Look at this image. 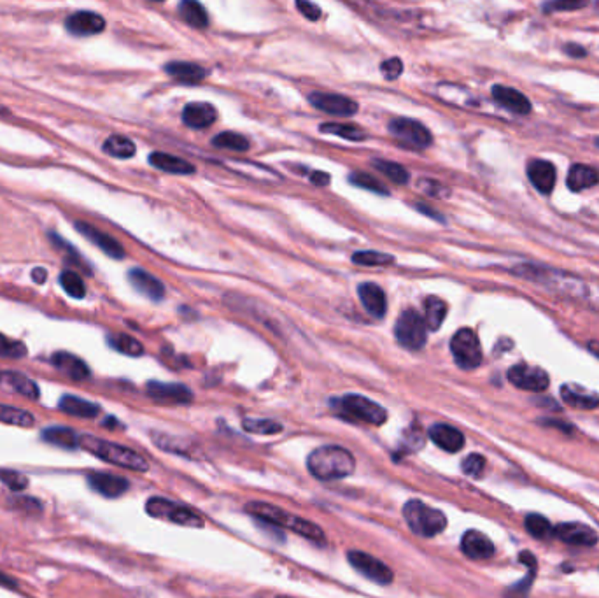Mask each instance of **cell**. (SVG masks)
<instances>
[{"label":"cell","instance_id":"obj_1","mask_svg":"<svg viewBox=\"0 0 599 598\" xmlns=\"http://www.w3.org/2000/svg\"><path fill=\"white\" fill-rule=\"evenodd\" d=\"M246 511L251 516H254V518L261 519V521L270 523V525L279 526V528L291 530V532L298 533V535L315 544H324L326 540V535L321 526L308 521V519L300 518V516L289 514L288 511L277 507V505L267 504V502H249L246 505Z\"/></svg>","mask_w":599,"mask_h":598},{"label":"cell","instance_id":"obj_2","mask_svg":"<svg viewBox=\"0 0 599 598\" xmlns=\"http://www.w3.org/2000/svg\"><path fill=\"white\" fill-rule=\"evenodd\" d=\"M307 467L314 477L321 481H335L350 476L356 469L353 453L340 446H321L307 458Z\"/></svg>","mask_w":599,"mask_h":598},{"label":"cell","instance_id":"obj_3","mask_svg":"<svg viewBox=\"0 0 599 598\" xmlns=\"http://www.w3.org/2000/svg\"><path fill=\"white\" fill-rule=\"evenodd\" d=\"M512 272L515 275H519V278L527 279V281L531 282H537V285L545 286V288L548 290H554V292L568 293V295L575 297L589 295V288H587V285L582 279L570 274V272L559 271V268L524 264L517 265L515 268H512Z\"/></svg>","mask_w":599,"mask_h":598},{"label":"cell","instance_id":"obj_4","mask_svg":"<svg viewBox=\"0 0 599 598\" xmlns=\"http://www.w3.org/2000/svg\"><path fill=\"white\" fill-rule=\"evenodd\" d=\"M79 448L86 449L88 453L104 460V462L123 467V469L136 470V472H147L150 470V463L143 455L126 448V446L104 441V438H98L95 435H81Z\"/></svg>","mask_w":599,"mask_h":598},{"label":"cell","instance_id":"obj_5","mask_svg":"<svg viewBox=\"0 0 599 598\" xmlns=\"http://www.w3.org/2000/svg\"><path fill=\"white\" fill-rule=\"evenodd\" d=\"M403 518L414 533L421 537H435L447 526V518L440 509L424 504L419 498H412L403 505Z\"/></svg>","mask_w":599,"mask_h":598},{"label":"cell","instance_id":"obj_6","mask_svg":"<svg viewBox=\"0 0 599 598\" xmlns=\"http://www.w3.org/2000/svg\"><path fill=\"white\" fill-rule=\"evenodd\" d=\"M333 405H336V409L343 416L354 421H361V423L379 427V424H384L388 421V410L374 400L363 397V395H345L342 398H336Z\"/></svg>","mask_w":599,"mask_h":598},{"label":"cell","instance_id":"obj_7","mask_svg":"<svg viewBox=\"0 0 599 598\" xmlns=\"http://www.w3.org/2000/svg\"><path fill=\"white\" fill-rule=\"evenodd\" d=\"M146 512L152 516V518L165 519V521L176 523V525L190 526V528H202V526L205 525L204 518H202L200 514H197L193 509L163 497L150 498L146 504Z\"/></svg>","mask_w":599,"mask_h":598},{"label":"cell","instance_id":"obj_8","mask_svg":"<svg viewBox=\"0 0 599 598\" xmlns=\"http://www.w3.org/2000/svg\"><path fill=\"white\" fill-rule=\"evenodd\" d=\"M395 337L403 348L419 351L428 341V327L424 318L416 309H407L400 314L395 325Z\"/></svg>","mask_w":599,"mask_h":598},{"label":"cell","instance_id":"obj_9","mask_svg":"<svg viewBox=\"0 0 599 598\" xmlns=\"http://www.w3.org/2000/svg\"><path fill=\"white\" fill-rule=\"evenodd\" d=\"M450 353L459 369L473 370L482 363V346L471 328H461L450 339Z\"/></svg>","mask_w":599,"mask_h":598},{"label":"cell","instance_id":"obj_10","mask_svg":"<svg viewBox=\"0 0 599 598\" xmlns=\"http://www.w3.org/2000/svg\"><path fill=\"white\" fill-rule=\"evenodd\" d=\"M389 132L393 134L400 144L412 150H426L433 143L430 129L424 126L417 119L410 118H395L389 123Z\"/></svg>","mask_w":599,"mask_h":598},{"label":"cell","instance_id":"obj_11","mask_svg":"<svg viewBox=\"0 0 599 598\" xmlns=\"http://www.w3.org/2000/svg\"><path fill=\"white\" fill-rule=\"evenodd\" d=\"M347 560H349V564L353 565L360 574L371 579V581L377 583V585H391L393 579H395V574H393V571L389 568V565H386L384 561L371 557V554L363 553V551H349V553H347Z\"/></svg>","mask_w":599,"mask_h":598},{"label":"cell","instance_id":"obj_12","mask_svg":"<svg viewBox=\"0 0 599 598\" xmlns=\"http://www.w3.org/2000/svg\"><path fill=\"white\" fill-rule=\"evenodd\" d=\"M508 381L519 390L526 391H545L551 384L548 374L544 369L527 363H517L508 370Z\"/></svg>","mask_w":599,"mask_h":598},{"label":"cell","instance_id":"obj_13","mask_svg":"<svg viewBox=\"0 0 599 598\" xmlns=\"http://www.w3.org/2000/svg\"><path fill=\"white\" fill-rule=\"evenodd\" d=\"M308 102L314 105L315 109L322 112H328L331 116H349L356 115L357 111V102H354L353 98L345 97V95L338 93H326V91H315L310 93Z\"/></svg>","mask_w":599,"mask_h":598},{"label":"cell","instance_id":"obj_14","mask_svg":"<svg viewBox=\"0 0 599 598\" xmlns=\"http://www.w3.org/2000/svg\"><path fill=\"white\" fill-rule=\"evenodd\" d=\"M147 395L156 402L163 403H187L193 398L190 388L179 383H159V381H150L146 386Z\"/></svg>","mask_w":599,"mask_h":598},{"label":"cell","instance_id":"obj_15","mask_svg":"<svg viewBox=\"0 0 599 598\" xmlns=\"http://www.w3.org/2000/svg\"><path fill=\"white\" fill-rule=\"evenodd\" d=\"M554 535L559 540L573 546H594L598 544L596 530L584 523H562L554 526Z\"/></svg>","mask_w":599,"mask_h":598},{"label":"cell","instance_id":"obj_16","mask_svg":"<svg viewBox=\"0 0 599 598\" xmlns=\"http://www.w3.org/2000/svg\"><path fill=\"white\" fill-rule=\"evenodd\" d=\"M88 484L91 486V490H95L97 493L104 495L107 498H118L121 497L125 491H129L130 483L129 479L121 476H116V474H107V472H91L88 474Z\"/></svg>","mask_w":599,"mask_h":598},{"label":"cell","instance_id":"obj_17","mask_svg":"<svg viewBox=\"0 0 599 598\" xmlns=\"http://www.w3.org/2000/svg\"><path fill=\"white\" fill-rule=\"evenodd\" d=\"M357 295H360L361 304L367 309L368 314H371L377 320H382L388 313V297H386L384 290L375 282H361L357 286Z\"/></svg>","mask_w":599,"mask_h":598},{"label":"cell","instance_id":"obj_18","mask_svg":"<svg viewBox=\"0 0 599 598\" xmlns=\"http://www.w3.org/2000/svg\"><path fill=\"white\" fill-rule=\"evenodd\" d=\"M492 98L498 102L501 108H505L506 111L513 112V115L526 116L529 115L533 105L527 100V97L524 93H520L519 90L510 86H503V84H496L492 86Z\"/></svg>","mask_w":599,"mask_h":598},{"label":"cell","instance_id":"obj_19","mask_svg":"<svg viewBox=\"0 0 599 598\" xmlns=\"http://www.w3.org/2000/svg\"><path fill=\"white\" fill-rule=\"evenodd\" d=\"M65 27L70 34L84 37V35L100 34L105 28V20L93 11H77L72 16H69Z\"/></svg>","mask_w":599,"mask_h":598},{"label":"cell","instance_id":"obj_20","mask_svg":"<svg viewBox=\"0 0 599 598\" xmlns=\"http://www.w3.org/2000/svg\"><path fill=\"white\" fill-rule=\"evenodd\" d=\"M527 178L533 183L534 188L544 195H551L554 192L555 179H558V172H555L554 164L547 160H531L527 164Z\"/></svg>","mask_w":599,"mask_h":598},{"label":"cell","instance_id":"obj_21","mask_svg":"<svg viewBox=\"0 0 599 598\" xmlns=\"http://www.w3.org/2000/svg\"><path fill=\"white\" fill-rule=\"evenodd\" d=\"M76 228H77V232L83 233V235L86 237L90 242H93L95 246L100 247V249L104 251L105 254H109V256H112V258L125 256V247H123L121 244H119L118 240L114 239V237L109 235V233L102 232V230L95 228V226L90 225V223H83V221H77Z\"/></svg>","mask_w":599,"mask_h":598},{"label":"cell","instance_id":"obj_22","mask_svg":"<svg viewBox=\"0 0 599 598\" xmlns=\"http://www.w3.org/2000/svg\"><path fill=\"white\" fill-rule=\"evenodd\" d=\"M461 551L470 560H487L494 554V544L477 530H468L461 539Z\"/></svg>","mask_w":599,"mask_h":598},{"label":"cell","instance_id":"obj_23","mask_svg":"<svg viewBox=\"0 0 599 598\" xmlns=\"http://www.w3.org/2000/svg\"><path fill=\"white\" fill-rule=\"evenodd\" d=\"M0 388L23 395L30 400H37L41 397V390L35 384V381H32L25 374L14 372V370H0Z\"/></svg>","mask_w":599,"mask_h":598},{"label":"cell","instance_id":"obj_24","mask_svg":"<svg viewBox=\"0 0 599 598\" xmlns=\"http://www.w3.org/2000/svg\"><path fill=\"white\" fill-rule=\"evenodd\" d=\"M129 279L137 292L143 293L147 299L154 300V302H159V300L165 297V286H163V282L159 281L158 278L150 274V272L143 271V268H132V271L129 272Z\"/></svg>","mask_w":599,"mask_h":598},{"label":"cell","instance_id":"obj_25","mask_svg":"<svg viewBox=\"0 0 599 598\" xmlns=\"http://www.w3.org/2000/svg\"><path fill=\"white\" fill-rule=\"evenodd\" d=\"M218 118V112L211 104L191 102L183 109V123L190 129H207Z\"/></svg>","mask_w":599,"mask_h":598},{"label":"cell","instance_id":"obj_26","mask_svg":"<svg viewBox=\"0 0 599 598\" xmlns=\"http://www.w3.org/2000/svg\"><path fill=\"white\" fill-rule=\"evenodd\" d=\"M431 441L438 446L440 449L447 453H457L463 449L464 446V435L461 434L457 428L450 427V424L437 423L430 428L428 431Z\"/></svg>","mask_w":599,"mask_h":598},{"label":"cell","instance_id":"obj_27","mask_svg":"<svg viewBox=\"0 0 599 598\" xmlns=\"http://www.w3.org/2000/svg\"><path fill=\"white\" fill-rule=\"evenodd\" d=\"M51 362L60 372L69 376L70 379L83 381L90 377V369H88L86 363H84L81 358H77L76 355H72V353H65V351L55 353Z\"/></svg>","mask_w":599,"mask_h":598},{"label":"cell","instance_id":"obj_28","mask_svg":"<svg viewBox=\"0 0 599 598\" xmlns=\"http://www.w3.org/2000/svg\"><path fill=\"white\" fill-rule=\"evenodd\" d=\"M561 397L573 409L580 410H593L599 405V397L593 391H587L580 388L579 384H565L561 388Z\"/></svg>","mask_w":599,"mask_h":598},{"label":"cell","instance_id":"obj_29","mask_svg":"<svg viewBox=\"0 0 599 598\" xmlns=\"http://www.w3.org/2000/svg\"><path fill=\"white\" fill-rule=\"evenodd\" d=\"M566 183H568V188L572 190V192H582V190L593 188V186L598 185L599 172L596 169L589 167V165L575 164L570 169Z\"/></svg>","mask_w":599,"mask_h":598},{"label":"cell","instance_id":"obj_30","mask_svg":"<svg viewBox=\"0 0 599 598\" xmlns=\"http://www.w3.org/2000/svg\"><path fill=\"white\" fill-rule=\"evenodd\" d=\"M150 164L152 167L159 169V171L169 172V174L184 176V174H193L195 172V167L190 164V162L183 160V158L179 157H173V155H169V153H159V151L151 153Z\"/></svg>","mask_w":599,"mask_h":598},{"label":"cell","instance_id":"obj_31","mask_svg":"<svg viewBox=\"0 0 599 598\" xmlns=\"http://www.w3.org/2000/svg\"><path fill=\"white\" fill-rule=\"evenodd\" d=\"M58 407L60 410H63L65 414H70V416L76 417H88V420H90V417H97L98 412H100V407H98L97 403L76 397V395H63V397L60 398Z\"/></svg>","mask_w":599,"mask_h":598},{"label":"cell","instance_id":"obj_32","mask_svg":"<svg viewBox=\"0 0 599 598\" xmlns=\"http://www.w3.org/2000/svg\"><path fill=\"white\" fill-rule=\"evenodd\" d=\"M165 70L169 76L176 77V79L180 81V83H187V84L200 83V81L205 77V74H207L204 67L191 62H170L165 65Z\"/></svg>","mask_w":599,"mask_h":598},{"label":"cell","instance_id":"obj_33","mask_svg":"<svg viewBox=\"0 0 599 598\" xmlns=\"http://www.w3.org/2000/svg\"><path fill=\"white\" fill-rule=\"evenodd\" d=\"M48 444L58 446L63 449L79 448V437L72 428L69 427H48L41 435Z\"/></svg>","mask_w":599,"mask_h":598},{"label":"cell","instance_id":"obj_34","mask_svg":"<svg viewBox=\"0 0 599 598\" xmlns=\"http://www.w3.org/2000/svg\"><path fill=\"white\" fill-rule=\"evenodd\" d=\"M447 316V304L438 297H428L424 300V323L430 330H438Z\"/></svg>","mask_w":599,"mask_h":598},{"label":"cell","instance_id":"obj_35","mask_svg":"<svg viewBox=\"0 0 599 598\" xmlns=\"http://www.w3.org/2000/svg\"><path fill=\"white\" fill-rule=\"evenodd\" d=\"M179 14L187 25L195 28H205L209 25V14L202 4L195 0H184L179 4Z\"/></svg>","mask_w":599,"mask_h":598},{"label":"cell","instance_id":"obj_36","mask_svg":"<svg viewBox=\"0 0 599 598\" xmlns=\"http://www.w3.org/2000/svg\"><path fill=\"white\" fill-rule=\"evenodd\" d=\"M322 134H331V136L343 137L347 141H353V143H361L368 137V134L364 132L361 126L357 125H349V123H322L321 125Z\"/></svg>","mask_w":599,"mask_h":598},{"label":"cell","instance_id":"obj_37","mask_svg":"<svg viewBox=\"0 0 599 598\" xmlns=\"http://www.w3.org/2000/svg\"><path fill=\"white\" fill-rule=\"evenodd\" d=\"M34 421H35L34 416H32V412H28V410L20 409V407L0 403V423L28 428L34 424Z\"/></svg>","mask_w":599,"mask_h":598},{"label":"cell","instance_id":"obj_38","mask_svg":"<svg viewBox=\"0 0 599 598\" xmlns=\"http://www.w3.org/2000/svg\"><path fill=\"white\" fill-rule=\"evenodd\" d=\"M136 144L125 136H111L104 143V151L114 158H132L136 155Z\"/></svg>","mask_w":599,"mask_h":598},{"label":"cell","instance_id":"obj_39","mask_svg":"<svg viewBox=\"0 0 599 598\" xmlns=\"http://www.w3.org/2000/svg\"><path fill=\"white\" fill-rule=\"evenodd\" d=\"M522 564H526L527 567H529V576H527L526 579H522V581L519 583V585L512 586V588L508 590V595L512 598H524L527 595V592H529L531 585H533V578H534V572H537V558L533 557V553H529V551H522V554H520L519 558Z\"/></svg>","mask_w":599,"mask_h":598},{"label":"cell","instance_id":"obj_40","mask_svg":"<svg viewBox=\"0 0 599 598\" xmlns=\"http://www.w3.org/2000/svg\"><path fill=\"white\" fill-rule=\"evenodd\" d=\"M524 525H526L527 533L533 535L534 539L544 540L554 535V526H552L551 521L541 514H529L526 518V521H524Z\"/></svg>","mask_w":599,"mask_h":598},{"label":"cell","instance_id":"obj_41","mask_svg":"<svg viewBox=\"0 0 599 598\" xmlns=\"http://www.w3.org/2000/svg\"><path fill=\"white\" fill-rule=\"evenodd\" d=\"M374 167L377 169L379 172H382L386 178L391 179L393 183H396V185H405V183L409 181V178H410L409 172H407V169L403 167V165L396 164V162L374 160Z\"/></svg>","mask_w":599,"mask_h":598},{"label":"cell","instance_id":"obj_42","mask_svg":"<svg viewBox=\"0 0 599 598\" xmlns=\"http://www.w3.org/2000/svg\"><path fill=\"white\" fill-rule=\"evenodd\" d=\"M212 144H214L216 148L240 151V153L249 150V141L237 132H221L219 136H216L214 139H212Z\"/></svg>","mask_w":599,"mask_h":598},{"label":"cell","instance_id":"obj_43","mask_svg":"<svg viewBox=\"0 0 599 598\" xmlns=\"http://www.w3.org/2000/svg\"><path fill=\"white\" fill-rule=\"evenodd\" d=\"M109 344H111L112 348L116 349V351L123 353V355H129V356H140L144 353L143 344H140L137 339L130 337V335H126V334L111 335V337H109Z\"/></svg>","mask_w":599,"mask_h":598},{"label":"cell","instance_id":"obj_44","mask_svg":"<svg viewBox=\"0 0 599 598\" xmlns=\"http://www.w3.org/2000/svg\"><path fill=\"white\" fill-rule=\"evenodd\" d=\"M353 261L363 267H384L395 261V258L388 253H381V251H356L353 254Z\"/></svg>","mask_w":599,"mask_h":598},{"label":"cell","instance_id":"obj_45","mask_svg":"<svg viewBox=\"0 0 599 598\" xmlns=\"http://www.w3.org/2000/svg\"><path fill=\"white\" fill-rule=\"evenodd\" d=\"M60 285L65 290L67 295L74 297V299H83L86 295V286H84L83 278L74 271H65L60 275Z\"/></svg>","mask_w":599,"mask_h":598},{"label":"cell","instance_id":"obj_46","mask_svg":"<svg viewBox=\"0 0 599 598\" xmlns=\"http://www.w3.org/2000/svg\"><path fill=\"white\" fill-rule=\"evenodd\" d=\"M244 430L258 435H272L282 431V424L272 420H254V417H246L242 421Z\"/></svg>","mask_w":599,"mask_h":598},{"label":"cell","instance_id":"obj_47","mask_svg":"<svg viewBox=\"0 0 599 598\" xmlns=\"http://www.w3.org/2000/svg\"><path fill=\"white\" fill-rule=\"evenodd\" d=\"M349 181L353 183L354 186H360V188L363 190H370V192L381 193V195H389V190L386 188L381 181H377L374 176L364 174V172H353V174L349 176Z\"/></svg>","mask_w":599,"mask_h":598},{"label":"cell","instance_id":"obj_48","mask_svg":"<svg viewBox=\"0 0 599 598\" xmlns=\"http://www.w3.org/2000/svg\"><path fill=\"white\" fill-rule=\"evenodd\" d=\"M27 346L20 341H14V339L6 337V335L0 334V356L2 358H23L27 356Z\"/></svg>","mask_w":599,"mask_h":598},{"label":"cell","instance_id":"obj_49","mask_svg":"<svg viewBox=\"0 0 599 598\" xmlns=\"http://www.w3.org/2000/svg\"><path fill=\"white\" fill-rule=\"evenodd\" d=\"M0 481L13 491H23L28 486V477L20 470L0 469Z\"/></svg>","mask_w":599,"mask_h":598},{"label":"cell","instance_id":"obj_50","mask_svg":"<svg viewBox=\"0 0 599 598\" xmlns=\"http://www.w3.org/2000/svg\"><path fill=\"white\" fill-rule=\"evenodd\" d=\"M461 469H463V472L466 474V476L478 477L485 469V458L482 455H477V453L468 455L466 458L463 460V463H461Z\"/></svg>","mask_w":599,"mask_h":598},{"label":"cell","instance_id":"obj_51","mask_svg":"<svg viewBox=\"0 0 599 598\" xmlns=\"http://www.w3.org/2000/svg\"><path fill=\"white\" fill-rule=\"evenodd\" d=\"M9 505L14 509H20V511L27 512H39L42 511V504L39 500H35L34 497H11Z\"/></svg>","mask_w":599,"mask_h":598},{"label":"cell","instance_id":"obj_52","mask_svg":"<svg viewBox=\"0 0 599 598\" xmlns=\"http://www.w3.org/2000/svg\"><path fill=\"white\" fill-rule=\"evenodd\" d=\"M381 70H382V74H384V77L386 79H396V77H400L402 76V72H403V62L400 58H389V60H384V62L381 63Z\"/></svg>","mask_w":599,"mask_h":598},{"label":"cell","instance_id":"obj_53","mask_svg":"<svg viewBox=\"0 0 599 598\" xmlns=\"http://www.w3.org/2000/svg\"><path fill=\"white\" fill-rule=\"evenodd\" d=\"M296 7H298V11L301 14H303L307 20L315 21L321 18V7L315 6V4L312 2H303V0H300V2H296Z\"/></svg>","mask_w":599,"mask_h":598},{"label":"cell","instance_id":"obj_54","mask_svg":"<svg viewBox=\"0 0 599 598\" xmlns=\"http://www.w3.org/2000/svg\"><path fill=\"white\" fill-rule=\"evenodd\" d=\"M419 188L423 190V192L430 193V195H435V197H438V195L442 197V193H449V190L445 188V186H442L440 183H437V181H426V179H421V181H419Z\"/></svg>","mask_w":599,"mask_h":598},{"label":"cell","instance_id":"obj_55","mask_svg":"<svg viewBox=\"0 0 599 598\" xmlns=\"http://www.w3.org/2000/svg\"><path fill=\"white\" fill-rule=\"evenodd\" d=\"M586 7V2H552L544 6V11L552 13V11H573V9H582Z\"/></svg>","mask_w":599,"mask_h":598},{"label":"cell","instance_id":"obj_56","mask_svg":"<svg viewBox=\"0 0 599 598\" xmlns=\"http://www.w3.org/2000/svg\"><path fill=\"white\" fill-rule=\"evenodd\" d=\"M310 181H312V185H315V186H328L329 185V176L326 174V172L315 171L314 174H310Z\"/></svg>","mask_w":599,"mask_h":598},{"label":"cell","instance_id":"obj_57","mask_svg":"<svg viewBox=\"0 0 599 598\" xmlns=\"http://www.w3.org/2000/svg\"><path fill=\"white\" fill-rule=\"evenodd\" d=\"M565 51L568 53L570 56H575V58H584V56H587L586 49H584L582 46H579V44L565 46Z\"/></svg>","mask_w":599,"mask_h":598},{"label":"cell","instance_id":"obj_58","mask_svg":"<svg viewBox=\"0 0 599 598\" xmlns=\"http://www.w3.org/2000/svg\"><path fill=\"white\" fill-rule=\"evenodd\" d=\"M0 586L7 590H16L18 581L14 578H11V576H7L6 572H0Z\"/></svg>","mask_w":599,"mask_h":598},{"label":"cell","instance_id":"obj_59","mask_svg":"<svg viewBox=\"0 0 599 598\" xmlns=\"http://www.w3.org/2000/svg\"><path fill=\"white\" fill-rule=\"evenodd\" d=\"M416 207L419 209V212H423V214H428L430 216V218H433V219H438V221H445L444 219V216L442 214H438V212H435V209H431L430 205H424V204H416Z\"/></svg>","mask_w":599,"mask_h":598},{"label":"cell","instance_id":"obj_60","mask_svg":"<svg viewBox=\"0 0 599 598\" xmlns=\"http://www.w3.org/2000/svg\"><path fill=\"white\" fill-rule=\"evenodd\" d=\"M46 275H48V272H46L44 268H41V267H37L34 272H32V278H34L35 282H44Z\"/></svg>","mask_w":599,"mask_h":598},{"label":"cell","instance_id":"obj_61","mask_svg":"<svg viewBox=\"0 0 599 598\" xmlns=\"http://www.w3.org/2000/svg\"><path fill=\"white\" fill-rule=\"evenodd\" d=\"M587 348H589V351L593 353V355H596L599 358V341H591L589 344H587Z\"/></svg>","mask_w":599,"mask_h":598},{"label":"cell","instance_id":"obj_62","mask_svg":"<svg viewBox=\"0 0 599 598\" xmlns=\"http://www.w3.org/2000/svg\"><path fill=\"white\" fill-rule=\"evenodd\" d=\"M596 146L599 148V137H598V139H596Z\"/></svg>","mask_w":599,"mask_h":598},{"label":"cell","instance_id":"obj_63","mask_svg":"<svg viewBox=\"0 0 599 598\" xmlns=\"http://www.w3.org/2000/svg\"><path fill=\"white\" fill-rule=\"evenodd\" d=\"M279 598H289V597H279Z\"/></svg>","mask_w":599,"mask_h":598}]
</instances>
